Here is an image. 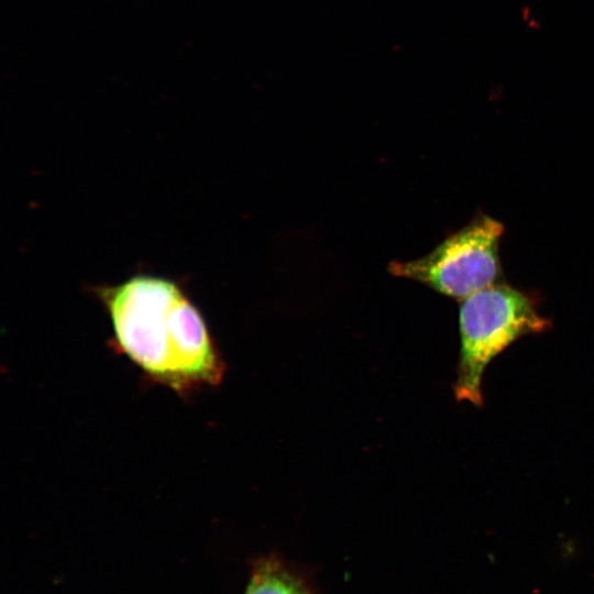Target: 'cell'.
I'll use <instances>...</instances> for the list:
<instances>
[{
    "label": "cell",
    "instance_id": "6da1fadb",
    "mask_svg": "<svg viewBox=\"0 0 594 594\" xmlns=\"http://www.w3.org/2000/svg\"><path fill=\"white\" fill-rule=\"evenodd\" d=\"M97 293L117 345L151 378L177 392L220 382L223 362L204 318L175 282L135 275Z\"/></svg>",
    "mask_w": 594,
    "mask_h": 594
},
{
    "label": "cell",
    "instance_id": "7a4b0ae2",
    "mask_svg": "<svg viewBox=\"0 0 594 594\" xmlns=\"http://www.w3.org/2000/svg\"><path fill=\"white\" fill-rule=\"evenodd\" d=\"M534 301L508 285L494 284L462 299L461 350L453 386L458 400L482 405L481 381L487 364L517 339L546 330Z\"/></svg>",
    "mask_w": 594,
    "mask_h": 594
},
{
    "label": "cell",
    "instance_id": "3957f363",
    "mask_svg": "<svg viewBox=\"0 0 594 594\" xmlns=\"http://www.w3.org/2000/svg\"><path fill=\"white\" fill-rule=\"evenodd\" d=\"M503 232L501 222L480 215L429 254L409 262H392L388 271L446 296L464 299L498 279Z\"/></svg>",
    "mask_w": 594,
    "mask_h": 594
},
{
    "label": "cell",
    "instance_id": "277c9868",
    "mask_svg": "<svg viewBox=\"0 0 594 594\" xmlns=\"http://www.w3.org/2000/svg\"><path fill=\"white\" fill-rule=\"evenodd\" d=\"M245 594H314L282 561L271 557L255 564Z\"/></svg>",
    "mask_w": 594,
    "mask_h": 594
}]
</instances>
